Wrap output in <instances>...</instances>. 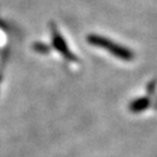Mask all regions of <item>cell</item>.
<instances>
[{"instance_id":"obj_3","label":"cell","mask_w":157,"mask_h":157,"mask_svg":"<svg viewBox=\"0 0 157 157\" xmlns=\"http://www.w3.org/2000/svg\"><path fill=\"white\" fill-rule=\"evenodd\" d=\"M151 105V99L147 96L144 97H139L135 98L134 101H132L129 104V110L132 111V113H141V111H144L145 109L150 107Z\"/></svg>"},{"instance_id":"obj_1","label":"cell","mask_w":157,"mask_h":157,"mask_svg":"<svg viewBox=\"0 0 157 157\" xmlns=\"http://www.w3.org/2000/svg\"><path fill=\"white\" fill-rule=\"evenodd\" d=\"M86 39L90 43V45L96 46L101 49H106L113 56H115L118 59H120V60H123V61H131L134 58L133 50H131V49H129L125 46H122V45H119L116 42H113L111 39L107 38V37H104L96 34H91L88 35Z\"/></svg>"},{"instance_id":"obj_2","label":"cell","mask_w":157,"mask_h":157,"mask_svg":"<svg viewBox=\"0 0 157 157\" xmlns=\"http://www.w3.org/2000/svg\"><path fill=\"white\" fill-rule=\"evenodd\" d=\"M54 42H55V46H56V48L58 49L59 52H61L62 55H63L64 58H67L68 60H70V61H76V57L74 56L70 50H69L68 46H67L66 42H64V39L62 38L58 33H55Z\"/></svg>"}]
</instances>
